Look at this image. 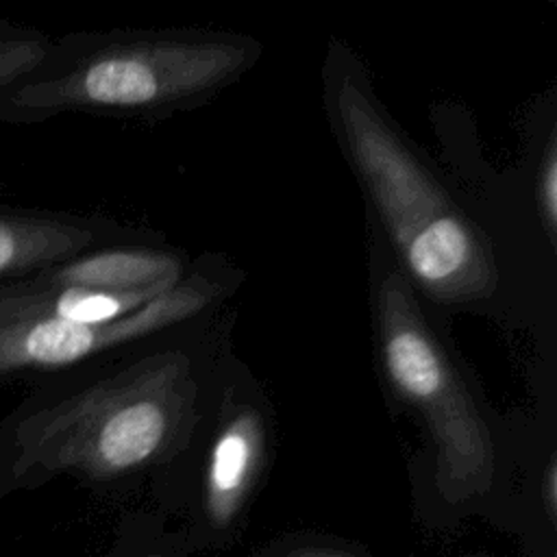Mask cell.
Here are the masks:
<instances>
[{"instance_id": "obj_1", "label": "cell", "mask_w": 557, "mask_h": 557, "mask_svg": "<svg viewBox=\"0 0 557 557\" xmlns=\"http://www.w3.org/2000/svg\"><path fill=\"white\" fill-rule=\"evenodd\" d=\"M324 85L337 141L405 278L446 305L492 296L498 268L490 244L392 126L346 50L329 54Z\"/></svg>"}, {"instance_id": "obj_2", "label": "cell", "mask_w": 557, "mask_h": 557, "mask_svg": "<svg viewBox=\"0 0 557 557\" xmlns=\"http://www.w3.org/2000/svg\"><path fill=\"white\" fill-rule=\"evenodd\" d=\"M185 352L148 355L83 383L41 385L0 422V459L15 474L78 470L117 476L168 455L196 416Z\"/></svg>"}, {"instance_id": "obj_3", "label": "cell", "mask_w": 557, "mask_h": 557, "mask_svg": "<svg viewBox=\"0 0 557 557\" xmlns=\"http://www.w3.org/2000/svg\"><path fill=\"white\" fill-rule=\"evenodd\" d=\"M255 54L252 41L226 35H67L54 39L30 74L0 91V124L176 107L233 81Z\"/></svg>"}, {"instance_id": "obj_4", "label": "cell", "mask_w": 557, "mask_h": 557, "mask_svg": "<svg viewBox=\"0 0 557 557\" xmlns=\"http://www.w3.org/2000/svg\"><path fill=\"white\" fill-rule=\"evenodd\" d=\"M372 287L381 368L389 389L429 431L440 494L450 503L485 494L496 453L466 381L424 318L411 283L385 255H374Z\"/></svg>"}, {"instance_id": "obj_5", "label": "cell", "mask_w": 557, "mask_h": 557, "mask_svg": "<svg viewBox=\"0 0 557 557\" xmlns=\"http://www.w3.org/2000/svg\"><path fill=\"white\" fill-rule=\"evenodd\" d=\"M211 287L187 278L141 309L104 324L63 320H0V383L37 379L89 361L154 331L178 324L207 307Z\"/></svg>"}, {"instance_id": "obj_6", "label": "cell", "mask_w": 557, "mask_h": 557, "mask_svg": "<svg viewBox=\"0 0 557 557\" xmlns=\"http://www.w3.org/2000/svg\"><path fill=\"white\" fill-rule=\"evenodd\" d=\"M102 228L85 218L0 205V287L98 248Z\"/></svg>"}, {"instance_id": "obj_7", "label": "cell", "mask_w": 557, "mask_h": 557, "mask_svg": "<svg viewBox=\"0 0 557 557\" xmlns=\"http://www.w3.org/2000/svg\"><path fill=\"white\" fill-rule=\"evenodd\" d=\"M265 426L261 413L242 405L220 424L205 468V511L213 527H228L239 513L263 461Z\"/></svg>"}, {"instance_id": "obj_8", "label": "cell", "mask_w": 557, "mask_h": 557, "mask_svg": "<svg viewBox=\"0 0 557 557\" xmlns=\"http://www.w3.org/2000/svg\"><path fill=\"white\" fill-rule=\"evenodd\" d=\"M178 276L181 261L174 255L146 248L98 246L28 278L44 285L137 292L168 289L181 281Z\"/></svg>"}, {"instance_id": "obj_9", "label": "cell", "mask_w": 557, "mask_h": 557, "mask_svg": "<svg viewBox=\"0 0 557 557\" xmlns=\"http://www.w3.org/2000/svg\"><path fill=\"white\" fill-rule=\"evenodd\" d=\"M54 37L0 17V91L30 74L50 52Z\"/></svg>"}, {"instance_id": "obj_10", "label": "cell", "mask_w": 557, "mask_h": 557, "mask_svg": "<svg viewBox=\"0 0 557 557\" xmlns=\"http://www.w3.org/2000/svg\"><path fill=\"white\" fill-rule=\"evenodd\" d=\"M537 205H540V218L544 222V228L550 239H555L557 228V150L555 141L550 139L546 146V152L542 157L540 170H537Z\"/></svg>"}, {"instance_id": "obj_11", "label": "cell", "mask_w": 557, "mask_h": 557, "mask_svg": "<svg viewBox=\"0 0 557 557\" xmlns=\"http://www.w3.org/2000/svg\"><path fill=\"white\" fill-rule=\"evenodd\" d=\"M540 494H542L544 509H546L548 518L555 520V513H557V463H555V459H550L546 463L542 485H540Z\"/></svg>"}, {"instance_id": "obj_12", "label": "cell", "mask_w": 557, "mask_h": 557, "mask_svg": "<svg viewBox=\"0 0 557 557\" xmlns=\"http://www.w3.org/2000/svg\"><path fill=\"white\" fill-rule=\"evenodd\" d=\"M289 557H350V555L342 553V550H305V553H296Z\"/></svg>"}]
</instances>
